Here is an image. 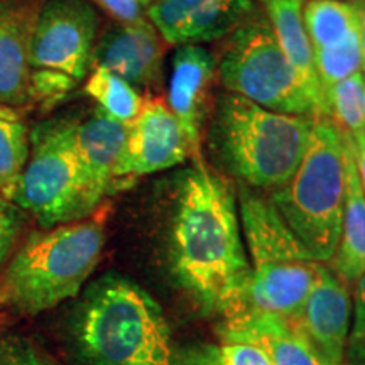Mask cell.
<instances>
[{"instance_id":"obj_12","label":"cell","mask_w":365,"mask_h":365,"mask_svg":"<svg viewBox=\"0 0 365 365\" xmlns=\"http://www.w3.org/2000/svg\"><path fill=\"white\" fill-rule=\"evenodd\" d=\"M352 296L328 264L318 262L317 277L301 307L291 318L313 349L330 365H345V349L350 336Z\"/></svg>"},{"instance_id":"obj_30","label":"cell","mask_w":365,"mask_h":365,"mask_svg":"<svg viewBox=\"0 0 365 365\" xmlns=\"http://www.w3.org/2000/svg\"><path fill=\"white\" fill-rule=\"evenodd\" d=\"M360 17V49H362V70L365 75V2H355Z\"/></svg>"},{"instance_id":"obj_17","label":"cell","mask_w":365,"mask_h":365,"mask_svg":"<svg viewBox=\"0 0 365 365\" xmlns=\"http://www.w3.org/2000/svg\"><path fill=\"white\" fill-rule=\"evenodd\" d=\"M129 124L118 122L97 108L90 117L76 120L75 143L93 203L113 188V171L124 149Z\"/></svg>"},{"instance_id":"obj_1","label":"cell","mask_w":365,"mask_h":365,"mask_svg":"<svg viewBox=\"0 0 365 365\" xmlns=\"http://www.w3.org/2000/svg\"><path fill=\"white\" fill-rule=\"evenodd\" d=\"M176 181L170 218V266L178 284L207 314L239 308L250 266L237 188L203 159Z\"/></svg>"},{"instance_id":"obj_25","label":"cell","mask_w":365,"mask_h":365,"mask_svg":"<svg viewBox=\"0 0 365 365\" xmlns=\"http://www.w3.org/2000/svg\"><path fill=\"white\" fill-rule=\"evenodd\" d=\"M314 66H317L318 80L322 83L323 93L336 85L339 81L349 78L362 70V49H360V31L349 36L345 41L328 46V48L313 49Z\"/></svg>"},{"instance_id":"obj_6","label":"cell","mask_w":365,"mask_h":365,"mask_svg":"<svg viewBox=\"0 0 365 365\" xmlns=\"http://www.w3.org/2000/svg\"><path fill=\"white\" fill-rule=\"evenodd\" d=\"M269 196L313 257L330 262L345 207V134L331 118H314L298 170Z\"/></svg>"},{"instance_id":"obj_14","label":"cell","mask_w":365,"mask_h":365,"mask_svg":"<svg viewBox=\"0 0 365 365\" xmlns=\"http://www.w3.org/2000/svg\"><path fill=\"white\" fill-rule=\"evenodd\" d=\"M164 44L148 19L135 24L117 22L95 43L91 68H107L137 90H156L163 81Z\"/></svg>"},{"instance_id":"obj_34","label":"cell","mask_w":365,"mask_h":365,"mask_svg":"<svg viewBox=\"0 0 365 365\" xmlns=\"http://www.w3.org/2000/svg\"><path fill=\"white\" fill-rule=\"evenodd\" d=\"M349 2H365V0H349Z\"/></svg>"},{"instance_id":"obj_3","label":"cell","mask_w":365,"mask_h":365,"mask_svg":"<svg viewBox=\"0 0 365 365\" xmlns=\"http://www.w3.org/2000/svg\"><path fill=\"white\" fill-rule=\"evenodd\" d=\"M314 118L277 113L223 91L210 120V145L242 185L277 190L298 170Z\"/></svg>"},{"instance_id":"obj_32","label":"cell","mask_w":365,"mask_h":365,"mask_svg":"<svg viewBox=\"0 0 365 365\" xmlns=\"http://www.w3.org/2000/svg\"><path fill=\"white\" fill-rule=\"evenodd\" d=\"M140 2H143V6L145 7V6H149L150 2H154V0H140Z\"/></svg>"},{"instance_id":"obj_22","label":"cell","mask_w":365,"mask_h":365,"mask_svg":"<svg viewBox=\"0 0 365 365\" xmlns=\"http://www.w3.org/2000/svg\"><path fill=\"white\" fill-rule=\"evenodd\" d=\"M29 156V127L17 108L0 102V196L9 200Z\"/></svg>"},{"instance_id":"obj_10","label":"cell","mask_w":365,"mask_h":365,"mask_svg":"<svg viewBox=\"0 0 365 365\" xmlns=\"http://www.w3.org/2000/svg\"><path fill=\"white\" fill-rule=\"evenodd\" d=\"M191 158V148L180 122L163 97H145L129 132L113 180L166 171Z\"/></svg>"},{"instance_id":"obj_29","label":"cell","mask_w":365,"mask_h":365,"mask_svg":"<svg viewBox=\"0 0 365 365\" xmlns=\"http://www.w3.org/2000/svg\"><path fill=\"white\" fill-rule=\"evenodd\" d=\"M0 365H54L46 355L34 349H22L19 352L9 355Z\"/></svg>"},{"instance_id":"obj_24","label":"cell","mask_w":365,"mask_h":365,"mask_svg":"<svg viewBox=\"0 0 365 365\" xmlns=\"http://www.w3.org/2000/svg\"><path fill=\"white\" fill-rule=\"evenodd\" d=\"M176 365H271L259 346L247 341L220 340L178 350Z\"/></svg>"},{"instance_id":"obj_9","label":"cell","mask_w":365,"mask_h":365,"mask_svg":"<svg viewBox=\"0 0 365 365\" xmlns=\"http://www.w3.org/2000/svg\"><path fill=\"white\" fill-rule=\"evenodd\" d=\"M98 22L90 0H44L41 4L29 53L33 103L54 107L86 78Z\"/></svg>"},{"instance_id":"obj_27","label":"cell","mask_w":365,"mask_h":365,"mask_svg":"<svg viewBox=\"0 0 365 365\" xmlns=\"http://www.w3.org/2000/svg\"><path fill=\"white\" fill-rule=\"evenodd\" d=\"M98 6L105 14L120 24H135L148 19L145 7L140 0H90Z\"/></svg>"},{"instance_id":"obj_33","label":"cell","mask_w":365,"mask_h":365,"mask_svg":"<svg viewBox=\"0 0 365 365\" xmlns=\"http://www.w3.org/2000/svg\"><path fill=\"white\" fill-rule=\"evenodd\" d=\"M357 148H360V149H365V139H364V143H360Z\"/></svg>"},{"instance_id":"obj_13","label":"cell","mask_w":365,"mask_h":365,"mask_svg":"<svg viewBox=\"0 0 365 365\" xmlns=\"http://www.w3.org/2000/svg\"><path fill=\"white\" fill-rule=\"evenodd\" d=\"M218 75L217 58L202 44L178 46L171 63L166 102L180 122L191 148V158L200 159L205 120L212 113L213 86Z\"/></svg>"},{"instance_id":"obj_2","label":"cell","mask_w":365,"mask_h":365,"mask_svg":"<svg viewBox=\"0 0 365 365\" xmlns=\"http://www.w3.org/2000/svg\"><path fill=\"white\" fill-rule=\"evenodd\" d=\"M70 335L81 365H176L178 350L163 308L120 274H105L86 287Z\"/></svg>"},{"instance_id":"obj_8","label":"cell","mask_w":365,"mask_h":365,"mask_svg":"<svg viewBox=\"0 0 365 365\" xmlns=\"http://www.w3.org/2000/svg\"><path fill=\"white\" fill-rule=\"evenodd\" d=\"M223 88L287 115L327 118L293 63L282 53L266 16H250L217 59Z\"/></svg>"},{"instance_id":"obj_18","label":"cell","mask_w":365,"mask_h":365,"mask_svg":"<svg viewBox=\"0 0 365 365\" xmlns=\"http://www.w3.org/2000/svg\"><path fill=\"white\" fill-rule=\"evenodd\" d=\"M330 262L336 276L346 284H352L365 271V193L355 159V143L346 134L344 218L339 247Z\"/></svg>"},{"instance_id":"obj_20","label":"cell","mask_w":365,"mask_h":365,"mask_svg":"<svg viewBox=\"0 0 365 365\" xmlns=\"http://www.w3.org/2000/svg\"><path fill=\"white\" fill-rule=\"evenodd\" d=\"M303 22L313 49L335 46L360 31L357 6L349 0H304Z\"/></svg>"},{"instance_id":"obj_4","label":"cell","mask_w":365,"mask_h":365,"mask_svg":"<svg viewBox=\"0 0 365 365\" xmlns=\"http://www.w3.org/2000/svg\"><path fill=\"white\" fill-rule=\"evenodd\" d=\"M235 188L250 276L239 308L225 318L240 313L294 318L312 289L318 261L284 222L271 196L242 182Z\"/></svg>"},{"instance_id":"obj_7","label":"cell","mask_w":365,"mask_h":365,"mask_svg":"<svg viewBox=\"0 0 365 365\" xmlns=\"http://www.w3.org/2000/svg\"><path fill=\"white\" fill-rule=\"evenodd\" d=\"M75 124L73 118L56 117L29 130V156L9 196L43 228L83 220L98 208L76 150Z\"/></svg>"},{"instance_id":"obj_5","label":"cell","mask_w":365,"mask_h":365,"mask_svg":"<svg viewBox=\"0 0 365 365\" xmlns=\"http://www.w3.org/2000/svg\"><path fill=\"white\" fill-rule=\"evenodd\" d=\"M103 245L102 218L36 232L14 254L0 282V303L38 314L75 298L98 266Z\"/></svg>"},{"instance_id":"obj_16","label":"cell","mask_w":365,"mask_h":365,"mask_svg":"<svg viewBox=\"0 0 365 365\" xmlns=\"http://www.w3.org/2000/svg\"><path fill=\"white\" fill-rule=\"evenodd\" d=\"M223 340L247 341L262 350L271 365H330L291 318L272 313H240L223 319Z\"/></svg>"},{"instance_id":"obj_19","label":"cell","mask_w":365,"mask_h":365,"mask_svg":"<svg viewBox=\"0 0 365 365\" xmlns=\"http://www.w3.org/2000/svg\"><path fill=\"white\" fill-rule=\"evenodd\" d=\"M266 19L269 21L274 36L279 43L282 53L293 63L301 78L312 91L323 115L328 118L327 98L322 83L318 80L314 66L313 46L309 43L307 27L303 22L304 0H261Z\"/></svg>"},{"instance_id":"obj_26","label":"cell","mask_w":365,"mask_h":365,"mask_svg":"<svg viewBox=\"0 0 365 365\" xmlns=\"http://www.w3.org/2000/svg\"><path fill=\"white\" fill-rule=\"evenodd\" d=\"M22 228V210L11 200L0 196V264L11 254Z\"/></svg>"},{"instance_id":"obj_23","label":"cell","mask_w":365,"mask_h":365,"mask_svg":"<svg viewBox=\"0 0 365 365\" xmlns=\"http://www.w3.org/2000/svg\"><path fill=\"white\" fill-rule=\"evenodd\" d=\"M328 118L346 135L352 137L355 145L365 139V75L357 71L349 78L339 81L325 91Z\"/></svg>"},{"instance_id":"obj_15","label":"cell","mask_w":365,"mask_h":365,"mask_svg":"<svg viewBox=\"0 0 365 365\" xmlns=\"http://www.w3.org/2000/svg\"><path fill=\"white\" fill-rule=\"evenodd\" d=\"M41 4L0 0V102L14 108L33 105L29 53Z\"/></svg>"},{"instance_id":"obj_31","label":"cell","mask_w":365,"mask_h":365,"mask_svg":"<svg viewBox=\"0 0 365 365\" xmlns=\"http://www.w3.org/2000/svg\"><path fill=\"white\" fill-rule=\"evenodd\" d=\"M355 159H357L360 182H362V188H364V193H365V149H360V148H357V145H355Z\"/></svg>"},{"instance_id":"obj_21","label":"cell","mask_w":365,"mask_h":365,"mask_svg":"<svg viewBox=\"0 0 365 365\" xmlns=\"http://www.w3.org/2000/svg\"><path fill=\"white\" fill-rule=\"evenodd\" d=\"M83 90L100 110L124 124H130L139 115L144 103V97L135 86L102 66L90 68Z\"/></svg>"},{"instance_id":"obj_11","label":"cell","mask_w":365,"mask_h":365,"mask_svg":"<svg viewBox=\"0 0 365 365\" xmlns=\"http://www.w3.org/2000/svg\"><path fill=\"white\" fill-rule=\"evenodd\" d=\"M254 12L252 0H154L145 6L148 21L176 48L230 36Z\"/></svg>"},{"instance_id":"obj_28","label":"cell","mask_w":365,"mask_h":365,"mask_svg":"<svg viewBox=\"0 0 365 365\" xmlns=\"http://www.w3.org/2000/svg\"><path fill=\"white\" fill-rule=\"evenodd\" d=\"M354 323L349 340L365 344V271L354 282Z\"/></svg>"}]
</instances>
